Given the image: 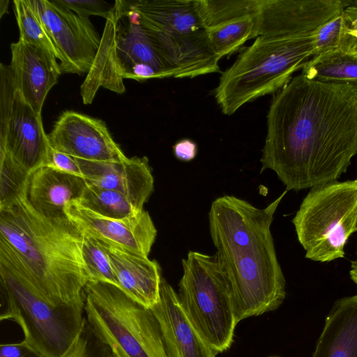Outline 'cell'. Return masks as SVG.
<instances>
[{
    "mask_svg": "<svg viewBox=\"0 0 357 357\" xmlns=\"http://www.w3.org/2000/svg\"><path fill=\"white\" fill-rule=\"evenodd\" d=\"M173 151L177 159L188 162L195 158L197 153V146L194 141L190 139H183L174 145Z\"/></svg>",
    "mask_w": 357,
    "mask_h": 357,
    "instance_id": "d6a6232c",
    "label": "cell"
},
{
    "mask_svg": "<svg viewBox=\"0 0 357 357\" xmlns=\"http://www.w3.org/2000/svg\"><path fill=\"white\" fill-rule=\"evenodd\" d=\"M50 145L38 114L17 89L10 65L0 66V149L27 174L45 165Z\"/></svg>",
    "mask_w": 357,
    "mask_h": 357,
    "instance_id": "8fae6325",
    "label": "cell"
},
{
    "mask_svg": "<svg viewBox=\"0 0 357 357\" xmlns=\"http://www.w3.org/2000/svg\"><path fill=\"white\" fill-rule=\"evenodd\" d=\"M200 13L207 29L225 22L257 15L259 0H198Z\"/></svg>",
    "mask_w": 357,
    "mask_h": 357,
    "instance_id": "484cf974",
    "label": "cell"
},
{
    "mask_svg": "<svg viewBox=\"0 0 357 357\" xmlns=\"http://www.w3.org/2000/svg\"><path fill=\"white\" fill-rule=\"evenodd\" d=\"M314 38L257 37L220 77L214 96L222 113L231 115L245 103L280 91L313 57Z\"/></svg>",
    "mask_w": 357,
    "mask_h": 357,
    "instance_id": "5b68a950",
    "label": "cell"
},
{
    "mask_svg": "<svg viewBox=\"0 0 357 357\" xmlns=\"http://www.w3.org/2000/svg\"><path fill=\"white\" fill-rule=\"evenodd\" d=\"M65 213L93 238L146 257L156 238L157 229L145 210L130 218L114 219L98 215L75 201L66 207Z\"/></svg>",
    "mask_w": 357,
    "mask_h": 357,
    "instance_id": "9a60e30c",
    "label": "cell"
},
{
    "mask_svg": "<svg viewBox=\"0 0 357 357\" xmlns=\"http://www.w3.org/2000/svg\"><path fill=\"white\" fill-rule=\"evenodd\" d=\"M0 357H45L24 340L17 343L1 344Z\"/></svg>",
    "mask_w": 357,
    "mask_h": 357,
    "instance_id": "1f68e13d",
    "label": "cell"
},
{
    "mask_svg": "<svg viewBox=\"0 0 357 357\" xmlns=\"http://www.w3.org/2000/svg\"><path fill=\"white\" fill-rule=\"evenodd\" d=\"M84 312L92 330L114 357H167L151 309L119 287L89 282L84 289Z\"/></svg>",
    "mask_w": 357,
    "mask_h": 357,
    "instance_id": "ba28073f",
    "label": "cell"
},
{
    "mask_svg": "<svg viewBox=\"0 0 357 357\" xmlns=\"http://www.w3.org/2000/svg\"><path fill=\"white\" fill-rule=\"evenodd\" d=\"M45 165L50 166L63 172L82 176L80 168L75 158L56 151L51 146Z\"/></svg>",
    "mask_w": 357,
    "mask_h": 357,
    "instance_id": "4dcf8cb0",
    "label": "cell"
},
{
    "mask_svg": "<svg viewBox=\"0 0 357 357\" xmlns=\"http://www.w3.org/2000/svg\"><path fill=\"white\" fill-rule=\"evenodd\" d=\"M0 319L16 322L45 357H61L82 328L84 302L55 305L17 270L0 264Z\"/></svg>",
    "mask_w": 357,
    "mask_h": 357,
    "instance_id": "52a82bcc",
    "label": "cell"
},
{
    "mask_svg": "<svg viewBox=\"0 0 357 357\" xmlns=\"http://www.w3.org/2000/svg\"><path fill=\"white\" fill-rule=\"evenodd\" d=\"M257 15L238 17L208 29L211 45L220 59L235 52L248 40L253 38Z\"/></svg>",
    "mask_w": 357,
    "mask_h": 357,
    "instance_id": "cb8c5ba5",
    "label": "cell"
},
{
    "mask_svg": "<svg viewBox=\"0 0 357 357\" xmlns=\"http://www.w3.org/2000/svg\"><path fill=\"white\" fill-rule=\"evenodd\" d=\"M347 29L343 10L324 24L317 31L314 56L337 50Z\"/></svg>",
    "mask_w": 357,
    "mask_h": 357,
    "instance_id": "f1b7e54d",
    "label": "cell"
},
{
    "mask_svg": "<svg viewBox=\"0 0 357 357\" xmlns=\"http://www.w3.org/2000/svg\"><path fill=\"white\" fill-rule=\"evenodd\" d=\"M59 54L62 73H88L101 37L89 18H83L57 0H30Z\"/></svg>",
    "mask_w": 357,
    "mask_h": 357,
    "instance_id": "7c38bea8",
    "label": "cell"
},
{
    "mask_svg": "<svg viewBox=\"0 0 357 357\" xmlns=\"http://www.w3.org/2000/svg\"><path fill=\"white\" fill-rule=\"evenodd\" d=\"M87 183L79 176L43 165L28 176L24 191L30 205L47 218L66 216V207L78 201Z\"/></svg>",
    "mask_w": 357,
    "mask_h": 357,
    "instance_id": "ffe728a7",
    "label": "cell"
},
{
    "mask_svg": "<svg viewBox=\"0 0 357 357\" xmlns=\"http://www.w3.org/2000/svg\"><path fill=\"white\" fill-rule=\"evenodd\" d=\"M61 357H114L95 334L86 317L77 337Z\"/></svg>",
    "mask_w": 357,
    "mask_h": 357,
    "instance_id": "83f0119b",
    "label": "cell"
},
{
    "mask_svg": "<svg viewBox=\"0 0 357 357\" xmlns=\"http://www.w3.org/2000/svg\"><path fill=\"white\" fill-rule=\"evenodd\" d=\"M288 191L264 208L233 195L211 204L210 234L227 278L238 323L277 309L286 296L271 226Z\"/></svg>",
    "mask_w": 357,
    "mask_h": 357,
    "instance_id": "7a4b0ae2",
    "label": "cell"
},
{
    "mask_svg": "<svg viewBox=\"0 0 357 357\" xmlns=\"http://www.w3.org/2000/svg\"><path fill=\"white\" fill-rule=\"evenodd\" d=\"M178 298L188 320L218 354L227 350L238 324L227 278L216 254L189 251L182 259Z\"/></svg>",
    "mask_w": 357,
    "mask_h": 357,
    "instance_id": "9c48e42d",
    "label": "cell"
},
{
    "mask_svg": "<svg viewBox=\"0 0 357 357\" xmlns=\"http://www.w3.org/2000/svg\"><path fill=\"white\" fill-rule=\"evenodd\" d=\"M57 1L83 18L91 15L107 19L114 11L115 4L102 0H57Z\"/></svg>",
    "mask_w": 357,
    "mask_h": 357,
    "instance_id": "f546056e",
    "label": "cell"
},
{
    "mask_svg": "<svg viewBox=\"0 0 357 357\" xmlns=\"http://www.w3.org/2000/svg\"><path fill=\"white\" fill-rule=\"evenodd\" d=\"M88 185L117 191L139 209L144 210L154 189V178L146 157H132L118 162L75 158Z\"/></svg>",
    "mask_w": 357,
    "mask_h": 357,
    "instance_id": "2e32d148",
    "label": "cell"
},
{
    "mask_svg": "<svg viewBox=\"0 0 357 357\" xmlns=\"http://www.w3.org/2000/svg\"><path fill=\"white\" fill-rule=\"evenodd\" d=\"M10 66L17 89L38 114L61 75L56 57L47 50L18 40L10 44Z\"/></svg>",
    "mask_w": 357,
    "mask_h": 357,
    "instance_id": "e0dca14e",
    "label": "cell"
},
{
    "mask_svg": "<svg viewBox=\"0 0 357 357\" xmlns=\"http://www.w3.org/2000/svg\"><path fill=\"white\" fill-rule=\"evenodd\" d=\"M271 357H278V356H271Z\"/></svg>",
    "mask_w": 357,
    "mask_h": 357,
    "instance_id": "8d00e7d4",
    "label": "cell"
},
{
    "mask_svg": "<svg viewBox=\"0 0 357 357\" xmlns=\"http://www.w3.org/2000/svg\"><path fill=\"white\" fill-rule=\"evenodd\" d=\"M141 24L176 78L220 70L198 0H128Z\"/></svg>",
    "mask_w": 357,
    "mask_h": 357,
    "instance_id": "8992f818",
    "label": "cell"
},
{
    "mask_svg": "<svg viewBox=\"0 0 357 357\" xmlns=\"http://www.w3.org/2000/svg\"><path fill=\"white\" fill-rule=\"evenodd\" d=\"M348 31L357 38V1L353 3L343 10Z\"/></svg>",
    "mask_w": 357,
    "mask_h": 357,
    "instance_id": "836d02e7",
    "label": "cell"
},
{
    "mask_svg": "<svg viewBox=\"0 0 357 357\" xmlns=\"http://www.w3.org/2000/svg\"><path fill=\"white\" fill-rule=\"evenodd\" d=\"M301 73L320 82L357 84V53L335 50L315 55Z\"/></svg>",
    "mask_w": 357,
    "mask_h": 357,
    "instance_id": "7402d4cb",
    "label": "cell"
},
{
    "mask_svg": "<svg viewBox=\"0 0 357 357\" xmlns=\"http://www.w3.org/2000/svg\"><path fill=\"white\" fill-rule=\"evenodd\" d=\"M260 173L273 170L286 190L337 180L357 155V84L292 77L273 96Z\"/></svg>",
    "mask_w": 357,
    "mask_h": 357,
    "instance_id": "6da1fadb",
    "label": "cell"
},
{
    "mask_svg": "<svg viewBox=\"0 0 357 357\" xmlns=\"http://www.w3.org/2000/svg\"><path fill=\"white\" fill-rule=\"evenodd\" d=\"M77 202L98 215L114 219L130 218L143 211L121 192L88 184Z\"/></svg>",
    "mask_w": 357,
    "mask_h": 357,
    "instance_id": "603a6c76",
    "label": "cell"
},
{
    "mask_svg": "<svg viewBox=\"0 0 357 357\" xmlns=\"http://www.w3.org/2000/svg\"><path fill=\"white\" fill-rule=\"evenodd\" d=\"M13 3L20 31L19 40L40 46L59 59L57 50L30 0H15Z\"/></svg>",
    "mask_w": 357,
    "mask_h": 357,
    "instance_id": "d4e9b609",
    "label": "cell"
},
{
    "mask_svg": "<svg viewBox=\"0 0 357 357\" xmlns=\"http://www.w3.org/2000/svg\"><path fill=\"white\" fill-rule=\"evenodd\" d=\"M167 357H215L218 353L199 335L184 313L173 287L162 278L160 298L151 308Z\"/></svg>",
    "mask_w": 357,
    "mask_h": 357,
    "instance_id": "ac0fdd59",
    "label": "cell"
},
{
    "mask_svg": "<svg viewBox=\"0 0 357 357\" xmlns=\"http://www.w3.org/2000/svg\"><path fill=\"white\" fill-rule=\"evenodd\" d=\"M8 0H1L0 1V17L1 18L2 16L8 13Z\"/></svg>",
    "mask_w": 357,
    "mask_h": 357,
    "instance_id": "d590c367",
    "label": "cell"
},
{
    "mask_svg": "<svg viewBox=\"0 0 357 357\" xmlns=\"http://www.w3.org/2000/svg\"><path fill=\"white\" fill-rule=\"evenodd\" d=\"M84 231L67 216L37 212L24 189L0 204V264L22 273L55 305L84 302Z\"/></svg>",
    "mask_w": 357,
    "mask_h": 357,
    "instance_id": "3957f363",
    "label": "cell"
},
{
    "mask_svg": "<svg viewBox=\"0 0 357 357\" xmlns=\"http://www.w3.org/2000/svg\"><path fill=\"white\" fill-rule=\"evenodd\" d=\"M292 223L305 258L319 262L343 258L348 239L357 232V178L311 188Z\"/></svg>",
    "mask_w": 357,
    "mask_h": 357,
    "instance_id": "30bf717a",
    "label": "cell"
},
{
    "mask_svg": "<svg viewBox=\"0 0 357 357\" xmlns=\"http://www.w3.org/2000/svg\"><path fill=\"white\" fill-rule=\"evenodd\" d=\"M312 357H357V294L334 303Z\"/></svg>",
    "mask_w": 357,
    "mask_h": 357,
    "instance_id": "44dd1931",
    "label": "cell"
},
{
    "mask_svg": "<svg viewBox=\"0 0 357 357\" xmlns=\"http://www.w3.org/2000/svg\"><path fill=\"white\" fill-rule=\"evenodd\" d=\"M96 240L109 257L119 288L144 307L154 306L160 298L162 278L159 264L149 257Z\"/></svg>",
    "mask_w": 357,
    "mask_h": 357,
    "instance_id": "d6986e66",
    "label": "cell"
},
{
    "mask_svg": "<svg viewBox=\"0 0 357 357\" xmlns=\"http://www.w3.org/2000/svg\"><path fill=\"white\" fill-rule=\"evenodd\" d=\"M357 255V251H356ZM350 278L352 281L357 284V259L351 262V268L349 271Z\"/></svg>",
    "mask_w": 357,
    "mask_h": 357,
    "instance_id": "e575fe53",
    "label": "cell"
},
{
    "mask_svg": "<svg viewBox=\"0 0 357 357\" xmlns=\"http://www.w3.org/2000/svg\"><path fill=\"white\" fill-rule=\"evenodd\" d=\"M83 257L88 271L89 282H107L119 287L107 255L98 241L86 233H84Z\"/></svg>",
    "mask_w": 357,
    "mask_h": 357,
    "instance_id": "4316f807",
    "label": "cell"
},
{
    "mask_svg": "<svg viewBox=\"0 0 357 357\" xmlns=\"http://www.w3.org/2000/svg\"><path fill=\"white\" fill-rule=\"evenodd\" d=\"M115 10L106 19L94 62L80 87L84 104H90L100 86L125 92L123 79L176 78L162 57L127 0L114 1Z\"/></svg>",
    "mask_w": 357,
    "mask_h": 357,
    "instance_id": "277c9868",
    "label": "cell"
},
{
    "mask_svg": "<svg viewBox=\"0 0 357 357\" xmlns=\"http://www.w3.org/2000/svg\"><path fill=\"white\" fill-rule=\"evenodd\" d=\"M352 2L348 0H259L253 38L314 36L324 24Z\"/></svg>",
    "mask_w": 357,
    "mask_h": 357,
    "instance_id": "4fadbf2b",
    "label": "cell"
},
{
    "mask_svg": "<svg viewBox=\"0 0 357 357\" xmlns=\"http://www.w3.org/2000/svg\"><path fill=\"white\" fill-rule=\"evenodd\" d=\"M47 136L52 148L75 158L118 162L128 158L103 121L74 111L63 112Z\"/></svg>",
    "mask_w": 357,
    "mask_h": 357,
    "instance_id": "5bb4252c",
    "label": "cell"
}]
</instances>
